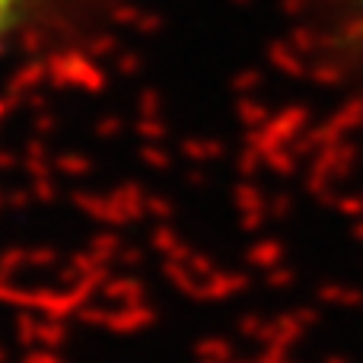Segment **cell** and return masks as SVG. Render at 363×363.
<instances>
[{
  "instance_id": "6da1fadb",
  "label": "cell",
  "mask_w": 363,
  "mask_h": 363,
  "mask_svg": "<svg viewBox=\"0 0 363 363\" xmlns=\"http://www.w3.org/2000/svg\"><path fill=\"white\" fill-rule=\"evenodd\" d=\"M345 13H347L351 29L357 32V38L363 42V0H345Z\"/></svg>"
},
{
  "instance_id": "7a4b0ae2",
  "label": "cell",
  "mask_w": 363,
  "mask_h": 363,
  "mask_svg": "<svg viewBox=\"0 0 363 363\" xmlns=\"http://www.w3.org/2000/svg\"><path fill=\"white\" fill-rule=\"evenodd\" d=\"M13 10H16V0H0V35H4L6 26H10Z\"/></svg>"
}]
</instances>
